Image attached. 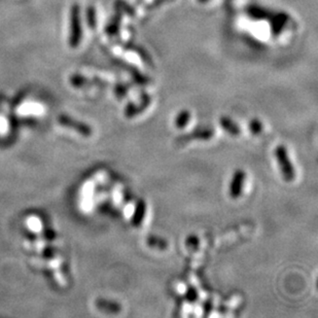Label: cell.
Returning a JSON list of instances; mask_svg holds the SVG:
<instances>
[{
  "instance_id": "6da1fadb",
  "label": "cell",
  "mask_w": 318,
  "mask_h": 318,
  "mask_svg": "<svg viewBox=\"0 0 318 318\" xmlns=\"http://www.w3.org/2000/svg\"><path fill=\"white\" fill-rule=\"evenodd\" d=\"M275 158L280 167V171L282 174V178L288 182H290L296 178V170L288 156V152L286 146H279L275 148L274 152Z\"/></svg>"
},
{
  "instance_id": "7a4b0ae2",
  "label": "cell",
  "mask_w": 318,
  "mask_h": 318,
  "mask_svg": "<svg viewBox=\"0 0 318 318\" xmlns=\"http://www.w3.org/2000/svg\"><path fill=\"white\" fill-rule=\"evenodd\" d=\"M78 6H72L70 10V24H69V36L68 42L70 48H78L82 40V23Z\"/></svg>"
},
{
  "instance_id": "3957f363",
  "label": "cell",
  "mask_w": 318,
  "mask_h": 318,
  "mask_svg": "<svg viewBox=\"0 0 318 318\" xmlns=\"http://www.w3.org/2000/svg\"><path fill=\"white\" fill-rule=\"evenodd\" d=\"M214 129L212 127H199L195 130H192V132L178 136L176 138L175 142L178 144H184L190 142L192 140H210L212 137L214 136Z\"/></svg>"
},
{
  "instance_id": "277c9868",
  "label": "cell",
  "mask_w": 318,
  "mask_h": 318,
  "mask_svg": "<svg viewBox=\"0 0 318 318\" xmlns=\"http://www.w3.org/2000/svg\"><path fill=\"white\" fill-rule=\"evenodd\" d=\"M245 180H246V174L243 170L238 169L234 172L231 184H230V190H228L231 198L238 199L242 195Z\"/></svg>"
},
{
  "instance_id": "5b68a950",
  "label": "cell",
  "mask_w": 318,
  "mask_h": 318,
  "mask_svg": "<svg viewBox=\"0 0 318 318\" xmlns=\"http://www.w3.org/2000/svg\"><path fill=\"white\" fill-rule=\"evenodd\" d=\"M146 214V202L144 199H139L135 205L131 222L134 226L138 228L142 224Z\"/></svg>"
},
{
  "instance_id": "8992f818",
  "label": "cell",
  "mask_w": 318,
  "mask_h": 318,
  "mask_svg": "<svg viewBox=\"0 0 318 318\" xmlns=\"http://www.w3.org/2000/svg\"><path fill=\"white\" fill-rule=\"evenodd\" d=\"M150 102V99L148 95L146 96H142V101H141L140 104H135V103H130L127 105V108H125V116L126 118H134L136 116L137 114L142 112Z\"/></svg>"
},
{
  "instance_id": "52a82bcc",
  "label": "cell",
  "mask_w": 318,
  "mask_h": 318,
  "mask_svg": "<svg viewBox=\"0 0 318 318\" xmlns=\"http://www.w3.org/2000/svg\"><path fill=\"white\" fill-rule=\"evenodd\" d=\"M220 126L222 127V129L226 132H228L230 135L238 136L241 134V128L239 127L238 124L235 122L232 118H230L228 116H222L220 120Z\"/></svg>"
},
{
  "instance_id": "ba28073f",
  "label": "cell",
  "mask_w": 318,
  "mask_h": 318,
  "mask_svg": "<svg viewBox=\"0 0 318 318\" xmlns=\"http://www.w3.org/2000/svg\"><path fill=\"white\" fill-rule=\"evenodd\" d=\"M148 245L152 248L154 250H165L168 248V242L166 239L161 238V237H156L154 235H150L146 239Z\"/></svg>"
},
{
  "instance_id": "9c48e42d",
  "label": "cell",
  "mask_w": 318,
  "mask_h": 318,
  "mask_svg": "<svg viewBox=\"0 0 318 318\" xmlns=\"http://www.w3.org/2000/svg\"><path fill=\"white\" fill-rule=\"evenodd\" d=\"M97 306L99 309L108 313L116 314L120 312V306L118 303L108 301V300H99V301L97 302Z\"/></svg>"
},
{
  "instance_id": "30bf717a",
  "label": "cell",
  "mask_w": 318,
  "mask_h": 318,
  "mask_svg": "<svg viewBox=\"0 0 318 318\" xmlns=\"http://www.w3.org/2000/svg\"><path fill=\"white\" fill-rule=\"evenodd\" d=\"M190 120V114L188 110H182L180 112L175 118L174 125L176 128L178 129H184L188 125V122Z\"/></svg>"
},
{
  "instance_id": "8fae6325",
  "label": "cell",
  "mask_w": 318,
  "mask_h": 318,
  "mask_svg": "<svg viewBox=\"0 0 318 318\" xmlns=\"http://www.w3.org/2000/svg\"><path fill=\"white\" fill-rule=\"evenodd\" d=\"M184 298L186 301L190 304L192 303H196L198 301L199 298V294H198V290L194 288V286H188V290H186V294H184Z\"/></svg>"
},
{
  "instance_id": "7c38bea8",
  "label": "cell",
  "mask_w": 318,
  "mask_h": 318,
  "mask_svg": "<svg viewBox=\"0 0 318 318\" xmlns=\"http://www.w3.org/2000/svg\"><path fill=\"white\" fill-rule=\"evenodd\" d=\"M200 240L196 235H190L186 239V246L190 250H197L199 248Z\"/></svg>"
},
{
  "instance_id": "4fadbf2b",
  "label": "cell",
  "mask_w": 318,
  "mask_h": 318,
  "mask_svg": "<svg viewBox=\"0 0 318 318\" xmlns=\"http://www.w3.org/2000/svg\"><path fill=\"white\" fill-rule=\"evenodd\" d=\"M248 129L250 131L252 134L254 135H258L262 133V124L260 120H258V118H254L250 122L248 125Z\"/></svg>"
},
{
  "instance_id": "5bb4252c",
  "label": "cell",
  "mask_w": 318,
  "mask_h": 318,
  "mask_svg": "<svg viewBox=\"0 0 318 318\" xmlns=\"http://www.w3.org/2000/svg\"><path fill=\"white\" fill-rule=\"evenodd\" d=\"M212 309H214V303H212L211 301H206L203 304V311L205 315H208L212 311Z\"/></svg>"
}]
</instances>
